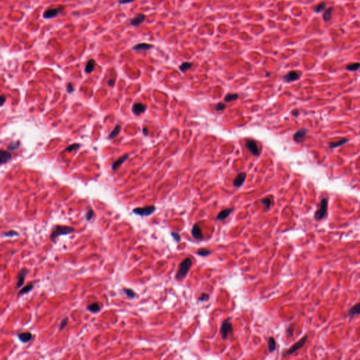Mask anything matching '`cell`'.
I'll list each match as a JSON object with an SVG mask.
<instances>
[{
	"label": "cell",
	"mask_w": 360,
	"mask_h": 360,
	"mask_svg": "<svg viewBox=\"0 0 360 360\" xmlns=\"http://www.w3.org/2000/svg\"><path fill=\"white\" fill-rule=\"evenodd\" d=\"M87 309L90 311L91 312H93V313H96V312H98L100 311L101 309V306L99 305V304L97 303H94L92 304H91V305H89L87 306Z\"/></svg>",
	"instance_id": "24"
},
{
	"label": "cell",
	"mask_w": 360,
	"mask_h": 360,
	"mask_svg": "<svg viewBox=\"0 0 360 360\" xmlns=\"http://www.w3.org/2000/svg\"><path fill=\"white\" fill-rule=\"evenodd\" d=\"M233 210H234L233 208H227V209L222 210V211L219 213L218 215L217 216L216 219L219 221L224 220V219L227 218L230 215L231 213L233 212Z\"/></svg>",
	"instance_id": "17"
},
{
	"label": "cell",
	"mask_w": 360,
	"mask_h": 360,
	"mask_svg": "<svg viewBox=\"0 0 360 360\" xmlns=\"http://www.w3.org/2000/svg\"><path fill=\"white\" fill-rule=\"evenodd\" d=\"M211 253V251H210L209 249H207V248H201V249L198 250L197 251V254L198 255H201V256H207L209 255Z\"/></svg>",
	"instance_id": "34"
},
{
	"label": "cell",
	"mask_w": 360,
	"mask_h": 360,
	"mask_svg": "<svg viewBox=\"0 0 360 360\" xmlns=\"http://www.w3.org/2000/svg\"><path fill=\"white\" fill-rule=\"evenodd\" d=\"M226 108V105L223 103H219L217 104V106L215 107V110L217 111H221L225 109Z\"/></svg>",
	"instance_id": "39"
},
{
	"label": "cell",
	"mask_w": 360,
	"mask_h": 360,
	"mask_svg": "<svg viewBox=\"0 0 360 360\" xmlns=\"http://www.w3.org/2000/svg\"><path fill=\"white\" fill-rule=\"evenodd\" d=\"M28 273V270H27V269H22V270L20 271V272L18 274V277H17V279H18V282H17V284H16L17 288H20L23 285V283H24V282H25V277H26V276H27Z\"/></svg>",
	"instance_id": "12"
},
{
	"label": "cell",
	"mask_w": 360,
	"mask_h": 360,
	"mask_svg": "<svg viewBox=\"0 0 360 360\" xmlns=\"http://www.w3.org/2000/svg\"><path fill=\"white\" fill-rule=\"evenodd\" d=\"M128 158H129L128 155H125V156H122V157H121V158H120L119 159H118V160H116V161L114 162V163L112 164V169H113V170L116 171V169H117V168H118L119 166H121V165H122V164L125 161V160H126L128 159Z\"/></svg>",
	"instance_id": "20"
},
{
	"label": "cell",
	"mask_w": 360,
	"mask_h": 360,
	"mask_svg": "<svg viewBox=\"0 0 360 360\" xmlns=\"http://www.w3.org/2000/svg\"><path fill=\"white\" fill-rule=\"evenodd\" d=\"M172 234V236H173V238H174L175 240H176V241H177V242L180 241V240H181V237H180V234H178V233H176V232H172V234Z\"/></svg>",
	"instance_id": "44"
},
{
	"label": "cell",
	"mask_w": 360,
	"mask_h": 360,
	"mask_svg": "<svg viewBox=\"0 0 360 360\" xmlns=\"http://www.w3.org/2000/svg\"><path fill=\"white\" fill-rule=\"evenodd\" d=\"M19 146H20V142H13L10 143V144L8 145L7 148H8V150H9V151H15L19 148Z\"/></svg>",
	"instance_id": "31"
},
{
	"label": "cell",
	"mask_w": 360,
	"mask_h": 360,
	"mask_svg": "<svg viewBox=\"0 0 360 360\" xmlns=\"http://www.w3.org/2000/svg\"><path fill=\"white\" fill-rule=\"evenodd\" d=\"M18 338L20 341L25 343V342L30 341L32 338H33V336H32V333L30 332H25L18 334Z\"/></svg>",
	"instance_id": "19"
},
{
	"label": "cell",
	"mask_w": 360,
	"mask_h": 360,
	"mask_svg": "<svg viewBox=\"0 0 360 360\" xmlns=\"http://www.w3.org/2000/svg\"><path fill=\"white\" fill-rule=\"evenodd\" d=\"M11 155L10 153L4 150L0 151V163H1V165L7 163L8 160H11Z\"/></svg>",
	"instance_id": "18"
},
{
	"label": "cell",
	"mask_w": 360,
	"mask_h": 360,
	"mask_svg": "<svg viewBox=\"0 0 360 360\" xmlns=\"http://www.w3.org/2000/svg\"><path fill=\"white\" fill-rule=\"evenodd\" d=\"M68 317L64 318L63 320H62V321H61V324H60L59 329H60V330L63 329L64 328H65V326L67 325V324H68Z\"/></svg>",
	"instance_id": "41"
},
{
	"label": "cell",
	"mask_w": 360,
	"mask_h": 360,
	"mask_svg": "<svg viewBox=\"0 0 360 360\" xmlns=\"http://www.w3.org/2000/svg\"><path fill=\"white\" fill-rule=\"evenodd\" d=\"M146 16L142 13H139L134 17L132 19L130 20V25L134 27H137L142 24L143 22L145 21Z\"/></svg>",
	"instance_id": "11"
},
{
	"label": "cell",
	"mask_w": 360,
	"mask_h": 360,
	"mask_svg": "<svg viewBox=\"0 0 360 360\" xmlns=\"http://www.w3.org/2000/svg\"><path fill=\"white\" fill-rule=\"evenodd\" d=\"M75 232V229L72 227L66 226V225H56L52 230L50 235V239L54 241L56 239L61 235H68Z\"/></svg>",
	"instance_id": "1"
},
{
	"label": "cell",
	"mask_w": 360,
	"mask_h": 360,
	"mask_svg": "<svg viewBox=\"0 0 360 360\" xmlns=\"http://www.w3.org/2000/svg\"><path fill=\"white\" fill-rule=\"evenodd\" d=\"M261 202H262V203L263 205H264V206H265L266 207H267V208H270V206H271V203H272V201H271V199H270V198H263V199H262Z\"/></svg>",
	"instance_id": "36"
},
{
	"label": "cell",
	"mask_w": 360,
	"mask_h": 360,
	"mask_svg": "<svg viewBox=\"0 0 360 360\" xmlns=\"http://www.w3.org/2000/svg\"><path fill=\"white\" fill-rule=\"evenodd\" d=\"M3 236H7V237H12L14 236H19V233L15 232L14 230H10L8 231L7 232H4L2 234Z\"/></svg>",
	"instance_id": "37"
},
{
	"label": "cell",
	"mask_w": 360,
	"mask_h": 360,
	"mask_svg": "<svg viewBox=\"0 0 360 360\" xmlns=\"http://www.w3.org/2000/svg\"><path fill=\"white\" fill-rule=\"evenodd\" d=\"M328 210V200L326 198H322L320 202V206L314 214V218L317 221L321 220L326 215Z\"/></svg>",
	"instance_id": "3"
},
{
	"label": "cell",
	"mask_w": 360,
	"mask_h": 360,
	"mask_svg": "<svg viewBox=\"0 0 360 360\" xmlns=\"http://www.w3.org/2000/svg\"><path fill=\"white\" fill-rule=\"evenodd\" d=\"M292 114H293V116H298V114H299V111H298V110H295L293 111Z\"/></svg>",
	"instance_id": "47"
},
{
	"label": "cell",
	"mask_w": 360,
	"mask_h": 360,
	"mask_svg": "<svg viewBox=\"0 0 360 360\" xmlns=\"http://www.w3.org/2000/svg\"><path fill=\"white\" fill-rule=\"evenodd\" d=\"M347 142H348L347 139L343 138L342 139L338 140V141H337V142H330L329 144V148H336L340 147V146L345 144Z\"/></svg>",
	"instance_id": "21"
},
{
	"label": "cell",
	"mask_w": 360,
	"mask_h": 360,
	"mask_svg": "<svg viewBox=\"0 0 360 360\" xmlns=\"http://www.w3.org/2000/svg\"><path fill=\"white\" fill-rule=\"evenodd\" d=\"M80 144H73L72 145H71L69 146V147L67 148L66 149V151H68V152H71L73 151V150H76V149H78L79 147H80Z\"/></svg>",
	"instance_id": "40"
},
{
	"label": "cell",
	"mask_w": 360,
	"mask_h": 360,
	"mask_svg": "<svg viewBox=\"0 0 360 360\" xmlns=\"http://www.w3.org/2000/svg\"><path fill=\"white\" fill-rule=\"evenodd\" d=\"M152 48H153V45L148 43L137 44L136 45H134L132 47L134 51H147Z\"/></svg>",
	"instance_id": "16"
},
{
	"label": "cell",
	"mask_w": 360,
	"mask_h": 360,
	"mask_svg": "<svg viewBox=\"0 0 360 360\" xmlns=\"http://www.w3.org/2000/svg\"><path fill=\"white\" fill-rule=\"evenodd\" d=\"M239 97V95L237 94H228L227 95L224 97V101L227 102H230L234 100H236Z\"/></svg>",
	"instance_id": "32"
},
{
	"label": "cell",
	"mask_w": 360,
	"mask_h": 360,
	"mask_svg": "<svg viewBox=\"0 0 360 360\" xmlns=\"http://www.w3.org/2000/svg\"><path fill=\"white\" fill-rule=\"evenodd\" d=\"M65 7L64 6H60L56 8H50L45 10L43 13V18L45 19H50L56 17L58 15L62 12Z\"/></svg>",
	"instance_id": "5"
},
{
	"label": "cell",
	"mask_w": 360,
	"mask_h": 360,
	"mask_svg": "<svg viewBox=\"0 0 360 360\" xmlns=\"http://www.w3.org/2000/svg\"><path fill=\"white\" fill-rule=\"evenodd\" d=\"M123 291L125 292V293L126 294L127 296L130 298H133L135 297L136 293H134V291L133 290H132L130 288H124Z\"/></svg>",
	"instance_id": "35"
},
{
	"label": "cell",
	"mask_w": 360,
	"mask_h": 360,
	"mask_svg": "<svg viewBox=\"0 0 360 360\" xmlns=\"http://www.w3.org/2000/svg\"><path fill=\"white\" fill-rule=\"evenodd\" d=\"M193 66V63L191 62H184L183 63H181L180 66V69L181 72H186V71H188L190 68H191Z\"/></svg>",
	"instance_id": "28"
},
{
	"label": "cell",
	"mask_w": 360,
	"mask_h": 360,
	"mask_svg": "<svg viewBox=\"0 0 360 360\" xmlns=\"http://www.w3.org/2000/svg\"><path fill=\"white\" fill-rule=\"evenodd\" d=\"M191 234L192 236H194V238L196 239H202L203 238V232H202L200 225L198 224H195L194 226H193Z\"/></svg>",
	"instance_id": "14"
},
{
	"label": "cell",
	"mask_w": 360,
	"mask_h": 360,
	"mask_svg": "<svg viewBox=\"0 0 360 360\" xmlns=\"http://www.w3.org/2000/svg\"><path fill=\"white\" fill-rule=\"evenodd\" d=\"M113 82H114V81H113L112 80H110L108 82V85H109V86H113V84H114Z\"/></svg>",
	"instance_id": "49"
},
{
	"label": "cell",
	"mask_w": 360,
	"mask_h": 360,
	"mask_svg": "<svg viewBox=\"0 0 360 360\" xmlns=\"http://www.w3.org/2000/svg\"><path fill=\"white\" fill-rule=\"evenodd\" d=\"M73 90H74V89H73V84L71 83H69L68 84V86H67V92L68 93H71L72 92H73Z\"/></svg>",
	"instance_id": "46"
},
{
	"label": "cell",
	"mask_w": 360,
	"mask_h": 360,
	"mask_svg": "<svg viewBox=\"0 0 360 360\" xmlns=\"http://www.w3.org/2000/svg\"><path fill=\"white\" fill-rule=\"evenodd\" d=\"M121 127L120 126V125H117L116 127L114 128V130L111 132L110 134H109V136H108V138H109L110 139H112L115 138V137H116L118 135L120 132H121Z\"/></svg>",
	"instance_id": "27"
},
{
	"label": "cell",
	"mask_w": 360,
	"mask_h": 360,
	"mask_svg": "<svg viewBox=\"0 0 360 360\" xmlns=\"http://www.w3.org/2000/svg\"><path fill=\"white\" fill-rule=\"evenodd\" d=\"M156 210V207L153 206H148L143 207H137L133 210V212L134 214L140 216H149L155 212Z\"/></svg>",
	"instance_id": "7"
},
{
	"label": "cell",
	"mask_w": 360,
	"mask_h": 360,
	"mask_svg": "<svg viewBox=\"0 0 360 360\" xmlns=\"http://www.w3.org/2000/svg\"><path fill=\"white\" fill-rule=\"evenodd\" d=\"M307 132H308V130H307L306 128H302L300 129V130H298L293 135L294 141L297 143L303 142L305 141Z\"/></svg>",
	"instance_id": "10"
},
{
	"label": "cell",
	"mask_w": 360,
	"mask_h": 360,
	"mask_svg": "<svg viewBox=\"0 0 360 360\" xmlns=\"http://www.w3.org/2000/svg\"><path fill=\"white\" fill-rule=\"evenodd\" d=\"M268 350L270 352H273L276 349V341L273 337H270L268 339Z\"/></svg>",
	"instance_id": "25"
},
{
	"label": "cell",
	"mask_w": 360,
	"mask_h": 360,
	"mask_svg": "<svg viewBox=\"0 0 360 360\" xmlns=\"http://www.w3.org/2000/svg\"><path fill=\"white\" fill-rule=\"evenodd\" d=\"M94 66H95L94 60L90 59L87 61V63L85 66V68H84V71H85V72L87 73H92V71H94Z\"/></svg>",
	"instance_id": "23"
},
{
	"label": "cell",
	"mask_w": 360,
	"mask_h": 360,
	"mask_svg": "<svg viewBox=\"0 0 360 360\" xmlns=\"http://www.w3.org/2000/svg\"><path fill=\"white\" fill-rule=\"evenodd\" d=\"M301 77V73L300 71H292L288 73L287 74L283 76V80L286 83H291V82H294L298 80H299Z\"/></svg>",
	"instance_id": "9"
},
{
	"label": "cell",
	"mask_w": 360,
	"mask_h": 360,
	"mask_svg": "<svg viewBox=\"0 0 360 360\" xmlns=\"http://www.w3.org/2000/svg\"><path fill=\"white\" fill-rule=\"evenodd\" d=\"M146 109V107L145 105H144L139 102L134 104L132 106V112L135 116H139L145 112Z\"/></svg>",
	"instance_id": "13"
},
{
	"label": "cell",
	"mask_w": 360,
	"mask_h": 360,
	"mask_svg": "<svg viewBox=\"0 0 360 360\" xmlns=\"http://www.w3.org/2000/svg\"><path fill=\"white\" fill-rule=\"evenodd\" d=\"M143 132H144V134H145V135H146V134H148V130H146V128H144V130H143Z\"/></svg>",
	"instance_id": "50"
},
{
	"label": "cell",
	"mask_w": 360,
	"mask_h": 360,
	"mask_svg": "<svg viewBox=\"0 0 360 360\" xmlns=\"http://www.w3.org/2000/svg\"><path fill=\"white\" fill-rule=\"evenodd\" d=\"M245 147L255 156H258L260 154V151L256 142L253 139H248L245 142Z\"/></svg>",
	"instance_id": "8"
},
{
	"label": "cell",
	"mask_w": 360,
	"mask_h": 360,
	"mask_svg": "<svg viewBox=\"0 0 360 360\" xmlns=\"http://www.w3.org/2000/svg\"><path fill=\"white\" fill-rule=\"evenodd\" d=\"M357 314H360V303L351 307L349 312H348V315L350 317H353V316Z\"/></svg>",
	"instance_id": "22"
},
{
	"label": "cell",
	"mask_w": 360,
	"mask_h": 360,
	"mask_svg": "<svg viewBox=\"0 0 360 360\" xmlns=\"http://www.w3.org/2000/svg\"><path fill=\"white\" fill-rule=\"evenodd\" d=\"M33 288V283H30L29 285H27L25 287H23L19 293V295H23V294H25V293H28L30 292V291H32Z\"/></svg>",
	"instance_id": "30"
},
{
	"label": "cell",
	"mask_w": 360,
	"mask_h": 360,
	"mask_svg": "<svg viewBox=\"0 0 360 360\" xmlns=\"http://www.w3.org/2000/svg\"><path fill=\"white\" fill-rule=\"evenodd\" d=\"M210 298V296L207 293H203L201 294V295L200 296V298H198V300L201 301V302H205V301H207Z\"/></svg>",
	"instance_id": "38"
},
{
	"label": "cell",
	"mask_w": 360,
	"mask_h": 360,
	"mask_svg": "<svg viewBox=\"0 0 360 360\" xmlns=\"http://www.w3.org/2000/svg\"><path fill=\"white\" fill-rule=\"evenodd\" d=\"M220 332L222 334V338L225 340L227 338L228 334L233 332V327L232 324L230 321V318L226 319L222 324Z\"/></svg>",
	"instance_id": "6"
},
{
	"label": "cell",
	"mask_w": 360,
	"mask_h": 360,
	"mask_svg": "<svg viewBox=\"0 0 360 360\" xmlns=\"http://www.w3.org/2000/svg\"><path fill=\"white\" fill-rule=\"evenodd\" d=\"M307 340V336L305 335V336H303L300 341H298L297 342H295V343L293 345V346L290 347L288 350H286L285 352H283V356L291 355L293 353H294L298 350H300L301 347H303L304 345H305Z\"/></svg>",
	"instance_id": "4"
},
{
	"label": "cell",
	"mask_w": 360,
	"mask_h": 360,
	"mask_svg": "<svg viewBox=\"0 0 360 360\" xmlns=\"http://www.w3.org/2000/svg\"><path fill=\"white\" fill-rule=\"evenodd\" d=\"M1 99H2V101H1V106H3V104H4V101H6V98H5V96H3V95H2V97H1Z\"/></svg>",
	"instance_id": "48"
},
{
	"label": "cell",
	"mask_w": 360,
	"mask_h": 360,
	"mask_svg": "<svg viewBox=\"0 0 360 360\" xmlns=\"http://www.w3.org/2000/svg\"><path fill=\"white\" fill-rule=\"evenodd\" d=\"M245 177H246V174H245V172H241V173H239L236 177V178L234 179L233 181L234 186L241 187L244 183Z\"/></svg>",
	"instance_id": "15"
},
{
	"label": "cell",
	"mask_w": 360,
	"mask_h": 360,
	"mask_svg": "<svg viewBox=\"0 0 360 360\" xmlns=\"http://www.w3.org/2000/svg\"><path fill=\"white\" fill-rule=\"evenodd\" d=\"M325 8H326V3L322 2L316 6V7L314 8V11L316 13H320L325 9Z\"/></svg>",
	"instance_id": "33"
},
{
	"label": "cell",
	"mask_w": 360,
	"mask_h": 360,
	"mask_svg": "<svg viewBox=\"0 0 360 360\" xmlns=\"http://www.w3.org/2000/svg\"><path fill=\"white\" fill-rule=\"evenodd\" d=\"M360 68V63H352L348 64L346 69L350 71H357Z\"/></svg>",
	"instance_id": "29"
},
{
	"label": "cell",
	"mask_w": 360,
	"mask_h": 360,
	"mask_svg": "<svg viewBox=\"0 0 360 360\" xmlns=\"http://www.w3.org/2000/svg\"><path fill=\"white\" fill-rule=\"evenodd\" d=\"M93 217H94L93 210L92 209H89L86 214V219L87 221H89L92 219Z\"/></svg>",
	"instance_id": "42"
},
{
	"label": "cell",
	"mask_w": 360,
	"mask_h": 360,
	"mask_svg": "<svg viewBox=\"0 0 360 360\" xmlns=\"http://www.w3.org/2000/svg\"><path fill=\"white\" fill-rule=\"evenodd\" d=\"M333 10V8L332 7H329V8H327V9L324 11V15H323V19L324 20V21L328 22L330 20V19H331Z\"/></svg>",
	"instance_id": "26"
},
{
	"label": "cell",
	"mask_w": 360,
	"mask_h": 360,
	"mask_svg": "<svg viewBox=\"0 0 360 360\" xmlns=\"http://www.w3.org/2000/svg\"><path fill=\"white\" fill-rule=\"evenodd\" d=\"M293 331H294V326L293 325H291V326H290L288 327V329H287V334L288 335V336H292L293 334Z\"/></svg>",
	"instance_id": "43"
},
{
	"label": "cell",
	"mask_w": 360,
	"mask_h": 360,
	"mask_svg": "<svg viewBox=\"0 0 360 360\" xmlns=\"http://www.w3.org/2000/svg\"><path fill=\"white\" fill-rule=\"evenodd\" d=\"M135 1V0H118V3L120 4H126L129 3H132Z\"/></svg>",
	"instance_id": "45"
},
{
	"label": "cell",
	"mask_w": 360,
	"mask_h": 360,
	"mask_svg": "<svg viewBox=\"0 0 360 360\" xmlns=\"http://www.w3.org/2000/svg\"><path fill=\"white\" fill-rule=\"evenodd\" d=\"M192 265V260L189 257H187L185 260H184L182 262L180 263L179 270L176 275V279L178 280H180L186 276V274L188 273L190 268H191Z\"/></svg>",
	"instance_id": "2"
}]
</instances>
